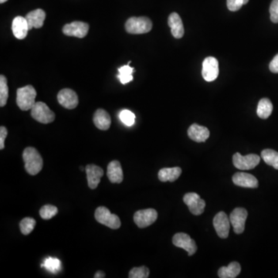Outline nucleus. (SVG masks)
Segmentation results:
<instances>
[{"label":"nucleus","instance_id":"nucleus-38","mask_svg":"<svg viewBox=\"0 0 278 278\" xmlns=\"http://www.w3.org/2000/svg\"><path fill=\"white\" fill-rule=\"evenodd\" d=\"M105 278V274L101 271H97V273L94 275V278Z\"/></svg>","mask_w":278,"mask_h":278},{"label":"nucleus","instance_id":"nucleus-12","mask_svg":"<svg viewBox=\"0 0 278 278\" xmlns=\"http://www.w3.org/2000/svg\"><path fill=\"white\" fill-rule=\"evenodd\" d=\"M214 226L216 231L220 238L226 239L229 236L230 228V218L224 212L218 213L214 218Z\"/></svg>","mask_w":278,"mask_h":278},{"label":"nucleus","instance_id":"nucleus-2","mask_svg":"<svg viewBox=\"0 0 278 278\" xmlns=\"http://www.w3.org/2000/svg\"><path fill=\"white\" fill-rule=\"evenodd\" d=\"M153 29V23L146 16L131 17L126 21L125 31L130 34H144Z\"/></svg>","mask_w":278,"mask_h":278},{"label":"nucleus","instance_id":"nucleus-30","mask_svg":"<svg viewBox=\"0 0 278 278\" xmlns=\"http://www.w3.org/2000/svg\"><path fill=\"white\" fill-rule=\"evenodd\" d=\"M42 268L45 267L47 271H51V273L57 274L59 272L61 268V260L58 258L48 257L46 259L43 264H41Z\"/></svg>","mask_w":278,"mask_h":278},{"label":"nucleus","instance_id":"nucleus-27","mask_svg":"<svg viewBox=\"0 0 278 278\" xmlns=\"http://www.w3.org/2000/svg\"><path fill=\"white\" fill-rule=\"evenodd\" d=\"M119 74L118 75L119 79L122 85H126L133 81L132 74L135 72V68H132L130 65L127 64L122 66L119 69Z\"/></svg>","mask_w":278,"mask_h":278},{"label":"nucleus","instance_id":"nucleus-1","mask_svg":"<svg viewBox=\"0 0 278 278\" xmlns=\"http://www.w3.org/2000/svg\"><path fill=\"white\" fill-rule=\"evenodd\" d=\"M23 158L26 171L31 176H36L43 169V158L35 148H26L23 153Z\"/></svg>","mask_w":278,"mask_h":278},{"label":"nucleus","instance_id":"nucleus-40","mask_svg":"<svg viewBox=\"0 0 278 278\" xmlns=\"http://www.w3.org/2000/svg\"><path fill=\"white\" fill-rule=\"evenodd\" d=\"M81 171H84V168L83 167H81Z\"/></svg>","mask_w":278,"mask_h":278},{"label":"nucleus","instance_id":"nucleus-5","mask_svg":"<svg viewBox=\"0 0 278 278\" xmlns=\"http://www.w3.org/2000/svg\"><path fill=\"white\" fill-rule=\"evenodd\" d=\"M31 116L32 119L42 124H49L55 120V114L51 111L45 103H35L34 106L31 109Z\"/></svg>","mask_w":278,"mask_h":278},{"label":"nucleus","instance_id":"nucleus-22","mask_svg":"<svg viewBox=\"0 0 278 278\" xmlns=\"http://www.w3.org/2000/svg\"><path fill=\"white\" fill-rule=\"evenodd\" d=\"M93 121L96 127L102 131H106L111 127V117L105 110L97 109L93 115Z\"/></svg>","mask_w":278,"mask_h":278},{"label":"nucleus","instance_id":"nucleus-23","mask_svg":"<svg viewBox=\"0 0 278 278\" xmlns=\"http://www.w3.org/2000/svg\"><path fill=\"white\" fill-rule=\"evenodd\" d=\"M182 174V169L180 167L173 168H163L158 172V180L161 182H175Z\"/></svg>","mask_w":278,"mask_h":278},{"label":"nucleus","instance_id":"nucleus-17","mask_svg":"<svg viewBox=\"0 0 278 278\" xmlns=\"http://www.w3.org/2000/svg\"><path fill=\"white\" fill-rule=\"evenodd\" d=\"M12 31L15 37L18 40H24L27 36L29 30V26L26 17L16 16L12 24Z\"/></svg>","mask_w":278,"mask_h":278},{"label":"nucleus","instance_id":"nucleus-34","mask_svg":"<svg viewBox=\"0 0 278 278\" xmlns=\"http://www.w3.org/2000/svg\"><path fill=\"white\" fill-rule=\"evenodd\" d=\"M249 0H227V7L232 12H236L241 9L243 5H246Z\"/></svg>","mask_w":278,"mask_h":278},{"label":"nucleus","instance_id":"nucleus-28","mask_svg":"<svg viewBox=\"0 0 278 278\" xmlns=\"http://www.w3.org/2000/svg\"><path fill=\"white\" fill-rule=\"evenodd\" d=\"M9 97L7 79L4 75L0 76V107L5 106Z\"/></svg>","mask_w":278,"mask_h":278},{"label":"nucleus","instance_id":"nucleus-9","mask_svg":"<svg viewBox=\"0 0 278 278\" xmlns=\"http://www.w3.org/2000/svg\"><path fill=\"white\" fill-rule=\"evenodd\" d=\"M183 202L187 205L188 210L193 215H201L204 212L206 202L195 192H188L183 197Z\"/></svg>","mask_w":278,"mask_h":278},{"label":"nucleus","instance_id":"nucleus-6","mask_svg":"<svg viewBox=\"0 0 278 278\" xmlns=\"http://www.w3.org/2000/svg\"><path fill=\"white\" fill-rule=\"evenodd\" d=\"M260 158L256 154H247L243 156L241 153L233 154V162L237 169L241 170H249L254 169L260 163Z\"/></svg>","mask_w":278,"mask_h":278},{"label":"nucleus","instance_id":"nucleus-18","mask_svg":"<svg viewBox=\"0 0 278 278\" xmlns=\"http://www.w3.org/2000/svg\"><path fill=\"white\" fill-rule=\"evenodd\" d=\"M210 131L204 126L193 124L188 127V135L192 141L196 142H205L210 137Z\"/></svg>","mask_w":278,"mask_h":278},{"label":"nucleus","instance_id":"nucleus-25","mask_svg":"<svg viewBox=\"0 0 278 278\" xmlns=\"http://www.w3.org/2000/svg\"><path fill=\"white\" fill-rule=\"evenodd\" d=\"M273 111V104L268 98H262L257 105V114L260 119H267Z\"/></svg>","mask_w":278,"mask_h":278},{"label":"nucleus","instance_id":"nucleus-37","mask_svg":"<svg viewBox=\"0 0 278 278\" xmlns=\"http://www.w3.org/2000/svg\"><path fill=\"white\" fill-rule=\"evenodd\" d=\"M269 68L272 73L278 74V54H277L274 59L271 61V63H270Z\"/></svg>","mask_w":278,"mask_h":278},{"label":"nucleus","instance_id":"nucleus-16","mask_svg":"<svg viewBox=\"0 0 278 278\" xmlns=\"http://www.w3.org/2000/svg\"><path fill=\"white\" fill-rule=\"evenodd\" d=\"M232 180L235 185L244 188H255L259 185L256 177L246 172H237L233 176Z\"/></svg>","mask_w":278,"mask_h":278},{"label":"nucleus","instance_id":"nucleus-11","mask_svg":"<svg viewBox=\"0 0 278 278\" xmlns=\"http://www.w3.org/2000/svg\"><path fill=\"white\" fill-rule=\"evenodd\" d=\"M202 75L205 81L211 82L215 81L219 75V63L214 57H208L203 63Z\"/></svg>","mask_w":278,"mask_h":278},{"label":"nucleus","instance_id":"nucleus-33","mask_svg":"<svg viewBox=\"0 0 278 278\" xmlns=\"http://www.w3.org/2000/svg\"><path fill=\"white\" fill-rule=\"evenodd\" d=\"M120 119L126 125L131 126L135 123V115L128 110H123L120 113Z\"/></svg>","mask_w":278,"mask_h":278},{"label":"nucleus","instance_id":"nucleus-19","mask_svg":"<svg viewBox=\"0 0 278 278\" xmlns=\"http://www.w3.org/2000/svg\"><path fill=\"white\" fill-rule=\"evenodd\" d=\"M29 30L31 31L32 28L39 29L41 28L44 24V20L46 19V13L43 9H37L35 10L31 11L26 16Z\"/></svg>","mask_w":278,"mask_h":278},{"label":"nucleus","instance_id":"nucleus-13","mask_svg":"<svg viewBox=\"0 0 278 278\" xmlns=\"http://www.w3.org/2000/svg\"><path fill=\"white\" fill-rule=\"evenodd\" d=\"M89 25L87 23L74 21L71 24H66L63 27V34L68 36L84 38L88 35Z\"/></svg>","mask_w":278,"mask_h":278},{"label":"nucleus","instance_id":"nucleus-26","mask_svg":"<svg viewBox=\"0 0 278 278\" xmlns=\"http://www.w3.org/2000/svg\"><path fill=\"white\" fill-rule=\"evenodd\" d=\"M261 158L266 164L273 166L278 170V153L272 149H264L261 152Z\"/></svg>","mask_w":278,"mask_h":278},{"label":"nucleus","instance_id":"nucleus-32","mask_svg":"<svg viewBox=\"0 0 278 278\" xmlns=\"http://www.w3.org/2000/svg\"><path fill=\"white\" fill-rule=\"evenodd\" d=\"M149 268L146 266H142L139 268H133L130 271L128 278H148L149 277Z\"/></svg>","mask_w":278,"mask_h":278},{"label":"nucleus","instance_id":"nucleus-36","mask_svg":"<svg viewBox=\"0 0 278 278\" xmlns=\"http://www.w3.org/2000/svg\"><path fill=\"white\" fill-rule=\"evenodd\" d=\"M8 131L4 126L0 127V149L2 150L5 148V139L7 136Z\"/></svg>","mask_w":278,"mask_h":278},{"label":"nucleus","instance_id":"nucleus-29","mask_svg":"<svg viewBox=\"0 0 278 278\" xmlns=\"http://www.w3.org/2000/svg\"><path fill=\"white\" fill-rule=\"evenodd\" d=\"M36 220L33 218L26 217L20 222V231L24 235H29L34 230Z\"/></svg>","mask_w":278,"mask_h":278},{"label":"nucleus","instance_id":"nucleus-14","mask_svg":"<svg viewBox=\"0 0 278 278\" xmlns=\"http://www.w3.org/2000/svg\"><path fill=\"white\" fill-rule=\"evenodd\" d=\"M58 100L61 106L66 109H74L78 105V96L74 91L64 88L58 93Z\"/></svg>","mask_w":278,"mask_h":278},{"label":"nucleus","instance_id":"nucleus-35","mask_svg":"<svg viewBox=\"0 0 278 278\" xmlns=\"http://www.w3.org/2000/svg\"><path fill=\"white\" fill-rule=\"evenodd\" d=\"M270 14H271V20L278 24V0H273L270 6Z\"/></svg>","mask_w":278,"mask_h":278},{"label":"nucleus","instance_id":"nucleus-4","mask_svg":"<svg viewBox=\"0 0 278 278\" xmlns=\"http://www.w3.org/2000/svg\"><path fill=\"white\" fill-rule=\"evenodd\" d=\"M94 217L101 224L108 226L112 230H118L120 228L122 222L118 216L112 214L105 207H99L95 210Z\"/></svg>","mask_w":278,"mask_h":278},{"label":"nucleus","instance_id":"nucleus-31","mask_svg":"<svg viewBox=\"0 0 278 278\" xmlns=\"http://www.w3.org/2000/svg\"><path fill=\"white\" fill-rule=\"evenodd\" d=\"M58 213V207L53 205L47 204L41 207L40 210V217L45 220L52 219Z\"/></svg>","mask_w":278,"mask_h":278},{"label":"nucleus","instance_id":"nucleus-21","mask_svg":"<svg viewBox=\"0 0 278 278\" xmlns=\"http://www.w3.org/2000/svg\"><path fill=\"white\" fill-rule=\"evenodd\" d=\"M108 180L111 183H121L124 180V175L120 162L117 160L111 161L108 165L107 171Z\"/></svg>","mask_w":278,"mask_h":278},{"label":"nucleus","instance_id":"nucleus-15","mask_svg":"<svg viewBox=\"0 0 278 278\" xmlns=\"http://www.w3.org/2000/svg\"><path fill=\"white\" fill-rule=\"evenodd\" d=\"M88 184L89 188L94 189L98 186L101 177L104 176V170L101 167L93 164H89L85 167Z\"/></svg>","mask_w":278,"mask_h":278},{"label":"nucleus","instance_id":"nucleus-10","mask_svg":"<svg viewBox=\"0 0 278 278\" xmlns=\"http://www.w3.org/2000/svg\"><path fill=\"white\" fill-rule=\"evenodd\" d=\"M247 210L238 207L234 209L230 214V223L233 227V230L237 234H241L245 230V222L247 218Z\"/></svg>","mask_w":278,"mask_h":278},{"label":"nucleus","instance_id":"nucleus-20","mask_svg":"<svg viewBox=\"0 0 278 278\" xmlns=\"http://www.w3.org/2000/svg\"><path fill=\"white\" fill-rule=\"evenodd\" d=\"M168 24L171 28L172 36L176 39H180L184 36V27L180 15L176 13H172L169 15L168 19Z\"/></svg>","mask_w":278,"mask_h":278},{"label":"nucleus","instance_id":"nucleus-7","mask_svg":"<svg viewBox=\"0 0 278 278\" xmlns=\"http://www.w3.org/2000/svg\"><path fill=\"white\" fill-rule=\"evenodd\" d=\"M172 243L177 247L185 249L188 256H192L197 250L196 242L191 238L190 236L185 233H178L172 238Z\"/></svg>","mask_w":278,"mask_h":278},{"label":"nucleus","instance_id":"nucleus-24","mask_svg":"<svg viewBox=\"0 0 278 278\" xmlns=\"http://www.w3.org/2000/svg\"><path fill=\"white\" fill-rule=\"evenodd\" d=\"M241 271V264L231 262L227 267H222L218 271V276L220 278H235Z\"/></svg>","mask_w":278,"mask_h":278},{"label":"nucleus","instance_id":"nucleus-3","mask_svg":"<svg viewBox=\"0 0 278 278\" xmlns=\"http://www.w3.org/2000/svg\"><path fill=\"white\" fill-rule=\"evenodd\" d=\"M36 92L32 85L19 88L16 93V104L22 111L31 110L34 106Z\"/></svg>","mask_w":278,"mask_h":278},{"label":"nucleus","instance_id":"nucleus-39","mask_svg":"<svg viewBox=\"0 0 278 278\" xmlns=\"http://www.w3.org/2000/svg\"><path fill=\"white\" fill-rule=\"evenodd\" d=\"M7 0H0V3H4V2H6Z\"/></svg>","mask_w":278,"mask_h":278},{"label":"nucleus","instance_id":"nucleus-8","mask_svg":"<svg viewBox=\"0 0 278 278\" xmlns=\"http://www.w3.org/2000/svg\"><path fill=\"white\" fill-rule=\"evenodd\" d=\"M158 218V213L154 209L138 210L134 215V221L139 228H146L153 224Z\"/></svg>","mask_w":278,"mask_h":278}]
</instances>
